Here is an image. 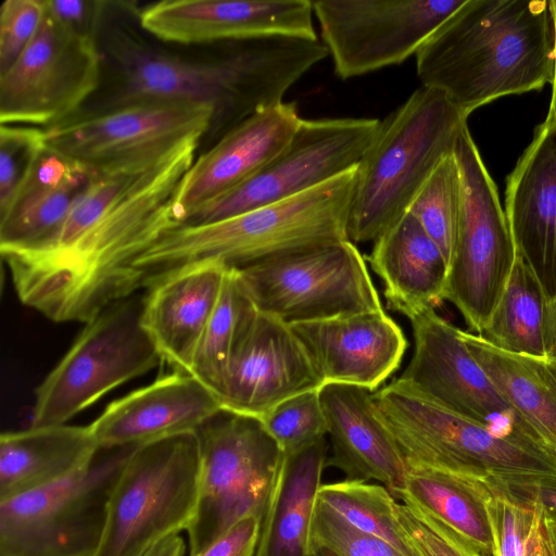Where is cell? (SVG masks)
<instances>
[{
  "mask_svg": "<svg viewBox=\"0 0 556 556\" xmlns=\"http://www.w3.org/2000/svg\"><path fill=\"white\" fill-rule=\"evenodd\" d=\"M200 139L97 169L58 232L0 251L20 301L55 323H88L143 288L135 261L178 226L175 199Z\"/></svg>",
  "mask_w": 556,
  "mask_h": 556,
  "instance_id": "1",
  "label": "cell"
},
{
  "mask_svg": "<svg viewBox=\"0 0 556 556\" xmlns=\"http://www.w3.org/2000/svg\"><path fill=\"white\" fill-rule=\"evenodd\" d=\"M421 86L466 116L497 98L553 81L549 0H466L415 54Z\"/></svg>",
  "mask_w": 556,
  "mask_h": 556,
  "instance_id": "2",
  "label": "cell"
},
{
  "mask_svg": "<svg viewBox=\"0 0 556 556\" xmlns=\"http://www.w3.org/2000/svg\"><path fill=\"white\" fill-rule=\"evenodd\" d=\"M204 61L140 47L119 50L123 89L114 108L142 102L206 104L225 132L283 102L286 92L329 55L317 39L269 36L225 41Z\"/></svg>",
  "mask_w": 556,
  "mask_h": 556,
  "instance_id": "3",
  "label": "cell"
},
{
  "mask_svg": "<svg viewBox=\"0 0 556 556\" xmlns=\"http://www.w3.org/2000/svg\"><path fill=\"white\" fill-rule=\"evenodd\" d=\"M356 167L294 197L220 220L178 225L135 261L143 281L198 262L243 268L311 247L346 240Z\"/></svg>",
  "mask_w": 556,
  "mask_h": 556,
  "instance_id": "4",
  "label": "cell"
},
{
  "mask_svg": "<svg viewBox=\"0 0 556 556\" xmlns=\"http://www.w3.org/2000/svg\"><path fill=\"white\" fill-rule=\"evenodd\" d=\"M467 118L441 91L421 86L380 121L356 166L350 241L374 242L407 212L437 166L454 152Z\"/></svg>",
  "mask_w": 556,
  "mask_h": 556,
  "instance_id": "5",
  "label": "cell"
},
{
  "mask_svg": "<svg viewBox=\"0 0 556 556\" xmlns=\"http://www.w3.org/2000/svg\"><path fill=\"white\" fill-rule=\"evenodd\" d=\"M376 413L409 468L481 484L556 476V456L505 438L433 402L401 379L372 393Z\"/></svg>",
  "mask_w": 556,
  "mask_h": 556,
  "instance_id": "6",
  "label": "cell"
},
{
  "mask_svg": "<svg viewBox=\"0 0 556 556\" xmlns=\"http://www.w3.org/2000/svg\"><path fill=\"white\" fill-rule=\"evenodd\" d=\"M199 491L195 432L136 446L111 492L93 556H143L192 522Z\"/></svg>",
  "mask_w": 556,
  "mask_h": 556,
  "instance_id": "7",
  "label": "cell"
},
{
  "mask_svg": "<svg viewBox=\"0 0 556 556\" xmlns=\"http://www.w3.org/2000/svg\"><path fill=\"white\" fill-rule=\"evenodd\" d=\"M199 491L187 529L194 556L249 516L262 521L283 454L258 418L220 409L195 431Z\"/></svg>",
  "mask_w": 556,
  "mask_h": 556,
  "instance_id": "8",
  "label": "cell"
},
{
  "mask_svg": "<svg viewBox=\"0 0 556 556\" xmlns=\"http://www.w3.org/2000/svg\"><path fill=\"white\" fill-rule=\"evenodd\" d=\"M135 447L99 448L68 477L0 501V556H93L111 492Z\"/></svg>",
  "mask_w": 556,
  "mask_h": 556,
  "instance_id": "9",
  "label": "cell"
},
{
  "mask_svg": "<svg viewBox=\"0 0 556 556\" xmlns=\"http://www.w3.org/2000/svg\"><path fill=\"white\" fill-rule=\"evenodd\" d=\"M143 295L106 307L79 332L35 391L31 427L65 425L162 357L141 323Z\"/></svg>",
  "mask_w": 556,
  "mask_h": 556,
  "instance_id": "10",
  "label": "cell"
},
{
  "mask_svg": "<svg viewBox=\"0 0 556 556\" xmlns=\"http://www.w3.org/2000/svg\"><path fill=\"white\" fill-rule=\"evenodd\" d=\"M453 153L462 175L463 204L444 301L459 311L471 331L481 334L505 290L517 252L496 186L468 126Z\"/></svg>",
  "mask_w": 556,
  "mask_h": 556,
  "instance_id": "11",
  "label": "cell"
},
{
  "mask_svg": "<svg viewBox=\"0 0 556 556\" xmlns=\"http://www.w3.org/2000/svg\"><path fill=\"white\" fill-rule=\"evenodd\" d=\"M236 269L257 309L287 324L383 308L366 258L349 239Z\"/></svg>",
  "mask_w": 556,
  "mask_h": 556,
  "instance_id": "12",
  "label": "cell"
},
{
  "mask_svg": "<svg viewBox=\"0 0 556 556\" xmlns=\"http://www.w3.org/2000/svg\"><path fill=\"white\" fill-rule=\"evenodd\" d=\"M97 37L81 34L47 7L33 40L0 74L1 125L48 128L70 116L100 81Z\"/></svg>",
  "mask_w": 556,
  "mask_h": 556,
  "instance_id": "13",
  "label": "cell"
},
{
  "mask_svg": "<svg viewBox=\"0 0 556 556\" xmlns=\"http://www.w3.org/2000/svg\"><path fill=\"white\" fill-rule=\"evenodd\" d=\"M379 123L366 117L303 118L270 162L240 186L202 205L181 225L228 218L294 197L355 168Z\"/></svg>",
  "mask_w": 556,
  "mask_h": 556,
  "instance_id": "14",
  "label": "cell"
},
{
  "mask_svg": "<svg viewBox=\"0 0 556 556\" xmlns=\"http://www.w3.org/2000/svg\"><path fill=\"white\" fill-rule=\"evenodd\" d=\"M466 0H316L313 13L336 75L349 79L403 63Z\"/></svg>",
  "mask_w": 556,
  "mask_h": 556,
  "instance_id": "15",
  "label": "cell"
},
{
  "mask_svg": "<svg viewBox=\"0 0 556 556\" xmlns=\"http://www.w3.org/2000/svg\"><path fill=\"white\" fill-rule=\"evenodd\" d=\"M409 321L414 352L399 379L498 435L546 450L472 357L459 328L435 309Z\"/></svg>",
  "mask_w": 556,
  "mask_h": 556,
  "instance_id": "16",
  "label": "cell"
},
{
  "mask_svg": "<svg viewBox=\"0 0 556 556\" xmlns=\"http://www.w3.org/2000/svg\"><path fill=\"white\" fill-rule=\"evenodd\" d=\"M217 122L206 104L142 102L46 129L48 147L94 169L165 154Z\"/></svg>",
  "mask_w": 556,
  "mask_h": 556,
  "instance_id": "17",
  "label": "cell"
},
{
  "mask_svg": "<svg viewBox=\"0 0 556 556\" xmlns=\"http://www.w3.org/2000/svg\"><path fill=\"white\" fill-rule=\"evenodd\" d=\"M323 386L291 326L258 311L230 362L220 404L261 419L281 402Z\"/></svg>",
  "mask_w": 556,
  "mask_h": 556,
  "instance_id": "18",
  "label": "cell"
},
{
  "mask_svg": "<svg viewBox=\"0 0 556 556\" xmlns=\"http://www.w3.org/2000/svg\"><path fill=\"white\" fill-rule=\"evenodd\" d=\"M311 0H164L140 13L155 37L180 43H219L269 36L317 39Z\"/></svg>",
  "mask_w": 556,
  "mask_h": 556,
  "instance_id": "19",
  "label": "cell"
},
{
  "mask_svg": "<svg viewBox=\"0 0 556 556\" xmlns=\"http://www.w3.org/2000/svg\"><path fill=\"white\" fill-rule=\"evenodd\" d=\"M289 325L324 384H351L375 392L400 367L408 346L403 330L384 308Z\"/></svg>",
  "mask_w": 556,
  "mask_h": 556,
  "instance_id": "20",
  "label": "cell"
},
{
  "mask_svg": "<svg viewBox=\"0 0 556 556\" xmlns=\"http://www.w3.org/2000/svg\"><path fill=\"white\" fill-rule=\"evenodd\" d=\"M295 102L261 110L225 132L194 160L175 199L184 224L198 208L240 186L289 143L301 121Z\"/></svg>",
  "mask_w": 556,
  "mask_h": 556,
  "instance_id": "21",
  "label": "cell"
},
{
  "mask_svg": "<svg viewBox=\"0 0 556 556\" xmlns=\"http://www.w3.org/2000/svg\"><path fill=\"white\" fill-rule=\"evenodd\" d=\"M220 409L218 396L205 384L174 370L111 402L89 429L99 448L139 446L195 432Z\"/></svg>",
  "mask_w": 556,
  "mask_h": 556,
  "instance_id": "22",
  "label": "cell"
},
{
  "mask_svg": "<svg viewBox=\"0 0 556 556\" xmlns=\"http://www.w3.org/2000/svg\"><path fill=\"white\" fill-rule=\"evenodd\" d=\"M228 267L198 262L164 271L144 286L141 323L162 361L190 374Z\"/></svg>",
  "mask_w": 556,
  "mask_h": 556,
  "instance_id": "23",
  "label": "cell"
},
{
  "mask_svg": "<svg viewBox=\"0 0 556 556\" xmlns=\"http://www.w3.org/2000/svg\"><path fill=\"white\" fill-rule=\"evenodd\" d=\"M506 217L516 252L548 299L556 295V123H542L507 177Z\"/></svg>",
  "mask_w": 556,
  "mask_h": 556,
  "instance_id": "24",
  "label": "cell"
},
{
  "mask_svg": "<svg viewBox=\"0 0 556 556\" xmlns=\"http://www.w3.org/2000/svg\"><path fill=\"white\" fill-rule=\"evenodd\" d=\"M371 391L328 383L319 389L331 454L327 466L346 479L378 481L394 496L403 489L409 467L378 417Z\"/></svg>",
  "mask_w": 556,
  "mask_h": 556,
  "instance_id": "25",
  "label": "cell"
},
{
  "mask_svg": "<svg viewBox=\"0 0 556 556\" xmlns=\"http://www.w3.org/2000/svg\"><path fill=\"white\" fill-rule=\"evenodd\" d=\"M96 173L46 146L23 185L0 208V251L33 248L53 237Z\"/></svg>",
  "mask_w": 556,
  "mask_h": 556,
  "instance_id": "26",
  "label": "cell"
},
{
  "mask_svg": "<svg viewBox=\"0 0 556 556\" xmlns=\"http://www.w3.org/2000/svg\"><path fill=\"white\" fill-rule=\"evenodd\" d=\"M367 261L382 282L388 307L409 320L444 301L447 263L408 212L372 242Z\"/></svg>",
  "mask_w": 556,
  "mask_h": 556,
  "instance_id": "27",
  "label": "cell"
},
{
  "mask_svg": "<svg viewBox=\"0 0 556 556\" xmlns=\"http://www.w3.org/2000/svg\"><path fill=\"white\" fill-rule=\"evenodd\" d=\"M99 451L89 426L29 427L0 435V501L86 467Z\"/></svg>",
  "mask_w": 556,
  "mask_h": 556,
  "instance_id": "28",
  "label": "cell"
},
{
  "mask_svg": "<svg viewBox=\"0 0 556 556\" xmlns=\"http://www.w3.org/2000/svg\"><path fill=\"white\" fill-rule=\"evenodd\" d=\"M327 458L326 438L283 457L254 556H313L312 520Z\"/></svg>",
  "mask_w": 556,
  "mask_h": 556,
  "instance_id": "29",
  "label": "cell"
},
{
  "mask_svg": "<svg viewBox=\"0 0 556 556\" xmlns=\"http://www.w3.org/2000/svg\"><path fill=\"white\" fill-rule=\"evenodd\" d=\"M459 334L505 401L556 456V359L507 352L462 329Z\"/></svg>",
  "mask_w": 556,
  "mask_h": 556,
  "instance_id": "30",
  "label": "cell"
},
{
  "mask_svg": "<svg viewBox=\"0 0 556 556\" xmlns=\"http://www.w3.org/2000/svg\"><path fill=\"white\" fill-rule=\"evenodd\" d=\"M394 497L428 513L484 555L494 556L483 484L409 468L403 489Z\"/></svg>",
  "mask_w": 556,
  "mask_h": 556,
  "instance_id": "31",
  "label": "cell"
},
{
  "mask_svg": "<svg viewBox=\"0 0 556 556\" xmlns=\"http://www.w3.org/2000/svg\"><path fill=\"white\" fill-rule=\"evenodd\" d=\"M547 305L541 282L517 253L505 290L480 336L507 352L546 357Z\"/></svg>",
  "mask_w": 556,
  "mask_h": 556,
  "instance_id": "32",
  "label": "cell"
},
{
  "mask_svg": "<svg viewBox=\"0 0 556 556\" xmlns=\"http://www.w3.org/2000/svg\"><path fill=\"white\" fill-rule=\"evenodd\" d=\"M257 313L238 270L228 268L218 302L200 340L190 370L219 401L230 362Z\"/></svg>",
  "mask_w": 556,
  "mask_h": 556,
  "instance_id": "33",
  "label": "cell"
},
{
  "mask_svg": "<svg viewBox=\"0 0 556 556\" xmlns=\"http://www.w3.org/2000/svg\"><path fill=\"white\" fill-rule=\"evenodd\" d=\"M317 501L357 530L386 542L400 556H418L400 531L397 502L386 486L345 479L321 484Z\"/></svg>",
  "mask_w": 556,
  "mask_h": 556,
  "instance_id": "34",
  "label": "cell"
},
{
  "mask_svg": "<svg viewBox=\"0 0 556 556\" xmlns=\"http://www.w3.org/2000/svg\"><path fill=\"white\" fill-rule=\"evenodd\" d=\"M494 556H556L547 520L539 506L502 484L483 485Z\"/></svg>",
  "mask_w": 556,
  "mask_h": 556,
  "instance_id": "35",
  "label": "cell"
},
{
  "mask_svg": "<svg viewBox=\"0 0 556 556\" xmlns=\"http://www.w3.org/2000/svg\"><path fill=\"white\" fill-rule=\"evenodd\" d=\"M463 184L454 153L444 157L413 199L407 212L452 261L462 214Z\"/></svg>",
  "mask_w": 556,
  "mask_h": 556,
  "instance_id": "36",
  "label": "cell"
},
{
  "mask_svg": "<svg viewBox=\"0 0 556 556\" xmlns=\"http://www.w3.org/2000/svg\"><path fill=\"white\" fill-rule=\"evenodd\" d=\"M260 420L283 456L302 452L327 435L319 390L307 391L281 402Z\"/></svg>",
  "mask_w": 556,
  "mask_h": 556,
  "instance_id": "37",
  "label": "cell"
},
{
  "mask_svg": "<svg viewBox=\"0 0 556 556\" xmlns=\"http://www.w3.org/2000/svg\"><path fill=\"white\" fill-rule=\"evenodd\" d=\"M46 146V129L1 125L0 208L11 201L23 185Z\"/></svg>",
  "mask_w": 556,
  "mask_h": 556,
  "instance_id": "38",
  "label": "cell"
},
{
  "mask_svg": "<svg viewBox=\"0 0 556 556\" xmlns=\"http://www.w3.org/2000/svg\"><path fill=\"white\" fill-rule=\"evenodd\" d=\"M402 535L418 556H486L428 513L396 504Z\"/></svg>",
  "mask_w": 556,
  "mask_h": 556,
  "instance_id": "39",
  "label": "cell"
},
{
  "mask_svg": "<svg viewBox=\"0 0 556 556\" xmlns=\"http://www.w3.org/2000/svg\"><path fill=\"white\" fill-rule=\"evenodd\" d=\"M312 554L326 548L337 556H400L386 542L364 533L317 501L311 529Z\"/></svg>",
  "mask_w": 556,
  "mask_h": 556,
  "instance_id": "40",
  "label": "cell"
},
{
  "mask_svg": "<svg viewBox=\"0 0 556 556\" xmlns=\"http://www.w3.org/2000/svg\"><path fill=\"white\" fill-rule=\"evenodd\" d=\"M46 0H5L0 9V74L23 53L36 35Z\"/></svg>",
  "mask_w": 556,
  "mask_h": 556,
  "instance_id": "41",
  "label": "cell"
},
{
  "mask_svg": "<svg viewBox=\"0 0 556 556\" xmlns=\"http://www.w3.org/2000/svg\"><path fill=\"white\" fill-rule=\"evenodd\" d=\"M261 525L258 517H245L194 556H254Z\"/></svg>",
  "mask_w": 556,
  "mask_h": 556,
  "instance_id": "42",
  "label": "cell"
},
{
  "mask_svg": "<svg viewBox=\"0 0 556 556\" xmlns=\"http://www.w3.org/2000/svg\"><path fill=\"white\" fill-rule=\"evenodd\" d=\"M103 2L81 0H47L51 13L62 23L85 35L97 37V25Z\"/></svg>",
  "mask_w": 556,
  "mask_h": 556,
  "instance_id": "43",
  "label": "cell"
},
{
  "mask_svg": "<svg viewBox=\"0 0 556 556\" xmlns=\"http://www.w3.org/2000/svg\"><path fill=\"white\" fill-rule=\"evenodd\" d=\"M502 485L539 506L547 521L556 523V476L515 480Z\"/></svg>",
  "mask_w": 556,
  "mask_h": 556,
  "instance_id": "44",
  "label": "cell"
},
{
  "mask_svg": "<svg viewBox=\"0 0 556 556\" xmlns=\"http://www.w3.org/2000/svg\"><path fill=\"white\" fill-rule=\"evenodd\" d=\"M186 542L179 534L170 535L153 545L143 556H185Z\"/></svg>",
  "mask_w": 556,
  "mask_h": 556,
  "instance_id": "45",
  "label": "cell"
},
{
  "mask_svg": "<svg viewBox=\"0 0 556 556\" xmlns=\"http://www.w3.org/2000/svg\"><path fill=\"white\" fill-rule=\"evenodd\" d=\"M546 354L556 359V295L548 301L546 314Z\"/></svg>",
  "mask_w": 556,
  "mask_h": 556,
  "instance_id": "46",
  "label": "cell"
},
{
  "mask_svg": "<svg viewBox=\"0 0 556 556\" xmlns=\"http://www.w3.org/2000/svg\"><path fill=\"white\" fill-rule=\"evenodd\" d=\"M554 23V74L552 81V100L544 124L556 123V0H549Z\"/></svg>",
  "mask_w": 556,
  "mask_h": 556,
  "instance_id": "47",
  "label": "cell"
},
{
  "mask_svg": "<svg viewBox=\"0 0 556 556\" xmlns=\"http://www.w3.org/2000/svg\"><path fill=\"white\" fill-rule=\"evenodd\" d=\"M313 556H337L332 552L326 548H315L313 549Z\"/></svg>",
  "mask_w": 556,
  "mask_h": 556,
  "instance_id": "48",
  "label": "cell"
},
{
  "mask_svg": "<svg viewBox=\"0 0 556 556\" xmlns=\"http://www.w3.org/2000/svg\"><path fill=\"white\" fill-rule=\"evenodd\" d=\"M547 523H548L549 531H551V534H552V539H553V542H554V545H555V548H556V523H553V522H549V521H547Z\"/></svg>",
  "mask_w": 556,
  "mask_h": 556,
  "instance_id": "49",
  "label": "cell"
}]
</instances>
